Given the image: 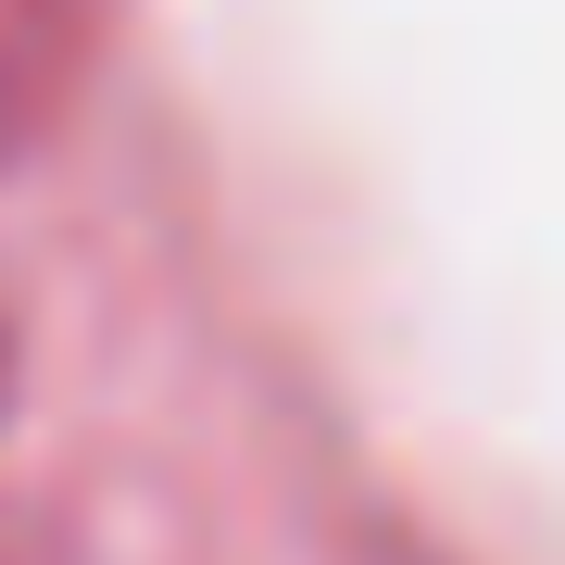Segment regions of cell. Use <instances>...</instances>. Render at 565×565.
<instances>
[{
	"mask_svg": "<svg viewBox=\"0 0 565 565\" xmlns=\"http://www.w3.org/2000/svg\"><path fill=\"white\" fill-rule=\"evenodd\" d=\"M114 39V0H0V177L88 102Z\"/></svg>",
	"mask_w": 565,
	"mask_h": 565,
	"instance_id": "obj_1",
	"label": "cell"
},
{
	"mask_svg": "<svg viewBox=\"0 0 565 565\" xmlns=\"http://www.w3.org/2000/svg\"><path fill=\"white\" fill-rule=\"evenodd\" d=\"M0 565H88V553L63 541L51 515H25V503H0Z\"/></svg>",
	"mask_w": 565,
	"mask_h": 565,
	"instance_id": "obj_2",
	"label": "cell"
},
{
	"mask_svg": "<svg viewBox=\"0 0 565 565\" xmlns=\"http://www.w3.org/2000/svg\"><path fill=\"white\" fill-rule=\"evenodd\" d=\"M0 415H13V315H0Z\"/></svg>",
	"mask_w": 565,
	"mask_h": 565,
	"instance_id": "obj_3",
	"label": "cell"
}]
</instances>
